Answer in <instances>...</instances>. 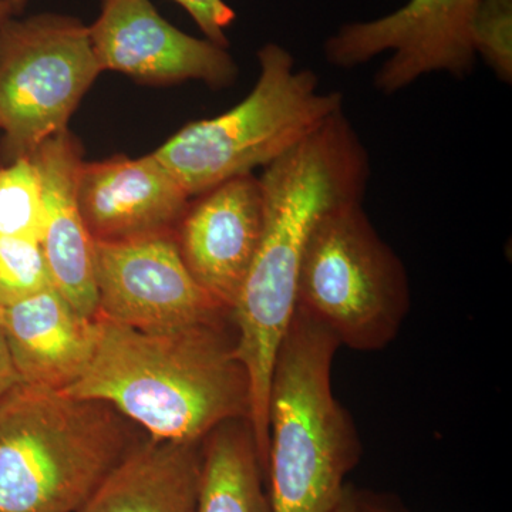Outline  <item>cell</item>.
<instances>
[{"label":"cell","instance_id":"10","mask_svg":"<svg viewBox=\"0 0 512 512\" xmlns=\"http://www.w3.org/2000/svg\"><path fill=\"white\" fill-rule=\"evenodd\" d=\"M89 35L103 72L157 84L197 80L212 89H225L238 77L228 47L175 28L151 0H101Z\"/></svg>","mask_w":512,"mask_h":512},{"label":"cell","instance_id":"9","mask_svg":"<svg viewBox=\"0 0 512 512\" xmlns=\"http://www.w3.org/2000/svg\"><path fill=\"white\" fill-rule=\"evenodd\" d=\"M94 254L101 318L168 332L231 316L188 271L174 232L94 241Z\"/></svg>","mask_w":512,"mask_h":512},{"label":"cell","instance_id":"25","mask_svg":"<svg viewBox=\"0 0 512 512\" xmlns=\"http://www.w3.org/2000/svg\"><path fill=\"white\" fill-rule=\"evenodd\" d=\"M9 16H12V13H10L8 3H6V0H0V23Z\"/></svg>","mask_w":512,"mask_h":512},{"label":"cell","instance_id":"18","mask_svg":"<svg viewBox=\"0 0 512 512\" xmlns=\"http://www.w3.org/2000/svg\"><path fill=\"white\" fill-rule=\"evenodd\" d=\"M53 286L40 241L0 237V308Z\"/></svg>","mask_w":512,"mask_h":512},{"label":"cell","instance_id":"14","mask_svg":"<svg viewBox=\"0 0 512 512\" xmlns=\"http://www.w3.org/2000/svg\"><path fill=\"white\" fill-rule=\"evenodd\" d=\"M0 329L20 383L60 392L89 366L99 339V318L77 312L50 286L0 308Z\"/></svg>","mask_w":512,"mask_h":512},{"label":"cell","instance_id":"23","mask_svg":"<svg viewBox=\"0 0 512 512\" xmlns=\"http://www.w3.org/2000/svg\"><path fill=\"white\" fill-rule=\"evenodd\" d=\"M330 512H362L356 491L348 485L339 503L336 504V507Z\"/></svg>","mask_w":512,"mask_h":512},{"label":"cell","instance_id":"16","mask_svg":"<svg viewBox=\"0 0 512 512\" xmlns=\"http://www.w3.org/2000/svg\"><path fill=\"white\" fill-rule=\"evenodd\" d=\"M204 441L192 512H271L265 466L249 419L229 420Z\"/></svg>","mask_w":512,"mask_h":512},{"label":"cell","instance_id":"12","mask_svg":"<svg viewBox=\"0 0 512 512\" xmlns=\"http://www.w3.org/2000/svg\"><path fill=\"white\" fill-rule=\"evenodd\" d=\"M77 197L94 241L174 232L191 201L154 153L84 161Z\"/></svg>","mask_w":512,"mask_h":512},{"label":"cell","instance_id":"17","mask_svg":"<svg viewBox=\"0 0 512 512\" xmlns=\"http://www.w3.org/2000/svg\"><path fill=\"white\" fill-rule=\"evenodd\" d=\"M42 184L32 158L0 165V237L42 238Z\"/></svg>","mask_w":512,"mask_h":512},{"label":"cell","instance_id":"19","mask_svg":"<svg viewBox=\"0 0 512 512\" xmlns=\"http://www.w3.org/2000/svg\"><path fill=\"white\" fill-rule=\"evenodd\" d=\"M471 42L476 56L483 57L495 76L512 83V0H481L473 25Z\"/></svg>","mask_w":512,"mask_h":512},{"label":"cell","instance_id":"24","mask_svg":"<svg viewBox=\"0 0 512 512\" xmlns=\"http://www.w3.org/2000/svg\"><path fill=\"white\" fill-rule=\"evenodd\" d=\"M6 3H8L12 16H15L20 15V13L25 10L26 6H28L29 0H6Z\"/></svg>","mask_w":512,"mask_h":512},{"label":"cell","instance_id":"5","mask_svg":"<svg viewBox=\"0 0 512 512\" xmlns=\"http://www.w3.org/2000/svg\"><path fill=\"white\" fill-rule=\"evenodd\" d=\"M258 62L254 89L237 106L187 124L154 151L188 197L274 163L343 110V94L322 92L318 74L296 69L285 47L266 43Z\"/></svg>","mask_w":512,"mask_h":512},{"label":"cell","instance_id":"22","mask_svg":"<svg viewBox=\"0 0 512 512\" xmlns=\"http://www.w3.org/2000/svg\"><path fill=\"white\" fill-rule=\"evenodd\" d=\"M360 510L362 512H400L392 504L384 503L380 498L370 497V494H359Z\"/></svg>","mask_w":512,"mask_h":512},{"label":"cell","instance_id":"11","mask_svg":"<svg viewBox=\"0 0 512 512\" xmlns=\"http://www.w3.org/2000/svg\"><path fill=\"white\" fill-rule=\"evenodd\" d=\"M264 194L254 174L231 178L188 205L175 234L188 271L232 311L264 229Z\"/></svg>","mask_w":512,"mask_h":512},{"label":"cell","instance_id":"15","mask_svg":"<svg viewBox=\"0 0 512 512\" xmlns=\"http://www.w3.org/2000/svg\"><path fill=\"white\" fill-rule=\"evenodd\" d=\"M201 443L151 439L127 451L77 512H192L200 484Z\"/></svg>","mask_w":512,"mask_h":512},{"label":"cell","instance_id":"8","mask_svg":"<svg viewBox=\"0 0 512 512\" xmlns=\"http://www.w3.org/2000/svg\"><path fill=\"white\" fill-rule=\"evenodd\" d=\"M481 0H409L382 18L346 23L323 45L326 62L353 69L389 53L373 84L384 96L427 74L466 79L476 67L471 25Z\"/></svg>","mask_w":512,"mask_h":512},{"label":"cell","instance_id":"6","mask_svg":"<svg viewBox=\"0 0 512 512\" xmlns=\"http://www.w3.org/2000/svg\"><path fill=\"white\" fill-rule=\"evenodd\" d=\"M363 200L343 202L313 228L296 286V311L318 322L340 348L379 352L410 311L400 256L373 227Z\"/></svg>","mask_w":512,"mask_h":512},{"label":"cell","instance_id":"1","mask_svg":"<svg viewBox=\"0 0 512 512\" xmlns=\"http://www.w3.org/2000/svg\"><path fill=\"white\" fill-rule=\"evenodd\" d=\"M369 177V154L343 110L266 165L259 177L264 229L231 318L235 355L249 379V423L264 464L272 369L295 313L306 245L326 212L343 202L363 200Z\"/></svg>","mask_w":512,"mask_h":512},{"label":"cell","instance_id":"21","mask_svg":"<svg viewBox=\"0 0 512 512\" xmlns=\"http://www.w3.org/2000/svg\"><path fill=\"white\" fill-rule=\"evenodd\" d=\"M18 384H20L19 375L13 365L8 343L0 329V399H3L10 390L15 389Z\"/></svg>","mask_w":512,"mask_h":512},{"label":"cell","instance_id":"2","mask_svg":"<svg viewBox=\"0 0 512 512\" xmlns=\"http://www.w3.org/2000/svg\"><path fill=\"white\" fill-rule=\"evenodd\" d=\"M97 318L92 360L60 392L109 404L157 441L202 443L221 424L249 419L247 370L221 322L147 332Z\"/></svg>","mask_w":512,"mask_h":512},{"label":"cell","instance_id":"7","mask_svg":"<svg viewBox=\"0 0 512 512\" xmlns=\"http://www.w3.org/2000/svg\"><path fill=\"white\" fill-rule=\"evenodd\" d=\"M89 26L73 16L39 13L0 23V165L32 157L67 130L100 76Z\"/></svg>","mask_w":512,"mask_h":512},{"label":"cell","instance_id":"20","mask_svg":"<svg viewBox=\"0 0 512 512\" xmlns=\"http://www.w3.org/2000/svg\"><path fill=\"white\" fill-rule=\"evenodd\" d=\"M188 12L205 39L228 47L227 29L234 23V9L225 0H173Z\"/></svg>","mask_w":512,"mask_h":512},{"label":"cell","instance_id":"13","mask_svg":"<svg viewBox=\"0 0 512 512\" xmlns=\"http://www.w3.org/2000/svg\"><path fill=\"white\" fill-rule=\"evenodd\" d=\"M42 184V245L50 278L77 312L96 318L99 296L96 254L80 211L77 184L84 163L83 147L69 128L56 134L32 154Z\"/></svg>","mask_w":512,"mask_h":512},{"label":"cell","instance_id":"4","mask_svg":"<svg viewBox=\"0 0 512 512\" xmlns=\"http://www.w3.org/2000/svg\"><path fill=\"white\" fill-rule=\"evenodd\" d=\"M127 451L109 404L20 383L0 399V512H77Z\"/></svg>","mask_w":512,"mask_h":512},{"label":"cell","instance_id":"3","mask_svg":"<svg viewBox=\"0 0 512 512\" xmlns=\"http://www.w3.org/2000/svg\"><path fill=\"white\" fill-rule=\"evenodd\" d=\"M339 343L301 311L272 369L266 477L271 512H330L362 457L353 420L336 399L332 367Z\"/></svg>","mask_w":512,"mask_h":512}]
</instances>
